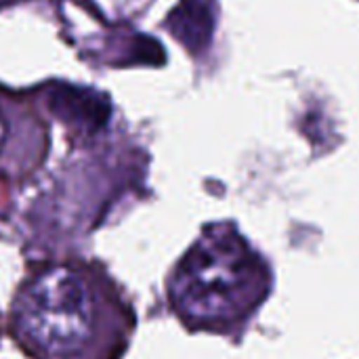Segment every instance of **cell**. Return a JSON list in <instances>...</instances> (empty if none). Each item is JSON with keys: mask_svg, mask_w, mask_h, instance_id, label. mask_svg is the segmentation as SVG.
I'll use <instances>...</instances> for the list:
<instances>
[{"mask_svg": "<svg viewBox=\"0 0 359 359\" xmlns=\"http://www.w3.org/2000/svg\"><path fill=\"white\" fill-rule=\"evenodd\" d=\"M8 326L32 359H122L137 316L103 267L69 261L21 282Z\"/></svg>", "mask_w": 359, "mask_h": 359, "instance_id": "obj_1", "label": "cell"}, {"mask_svg": "<svg viewBox=\"0 0 359 359\" xmlns=\"http://www.w3.org/2000/svg\"><path fill=\"white\" fill-rule=\"evenodd\" d=\"M168 303L189 330L231 334L261 305L269 269L233 231H206L170 271Z\"/></svg>", "mask_w": 359, "mask_h": 359, "instance_id": "obj_2", "label": "cell"}, {"mask_svg": "<svg viewBox=\"0 0 359 359\" xmlns=\"http://www.w3.org/2000/svg\"><path fill=\"white\" fill-rule=\"evenodd\" d=\"M50 109L67 120L69 124H78L88 130H97L105 124L109 116V105L97 93L86 88H57L50 95Z\"/></svg>", "mask_w": 359, "mask_h": 359, "instance_id": "obj_3", "label": "cell"}, {"mask_svg": "<svg viewBox=\"0 0 359 359\" xmlns=\"http://www.w3.org/2000/svg\"><path fill=\"white\" fill-rule=\"evenodd\" d=\"M4 141H6V122H4V118H2V114H0V149H2V145H4Z\"/></svg>", "mask_w": 359, "mask_h": 359, "instance_id": "obj_4", "label": "cell"}]
</instances>
